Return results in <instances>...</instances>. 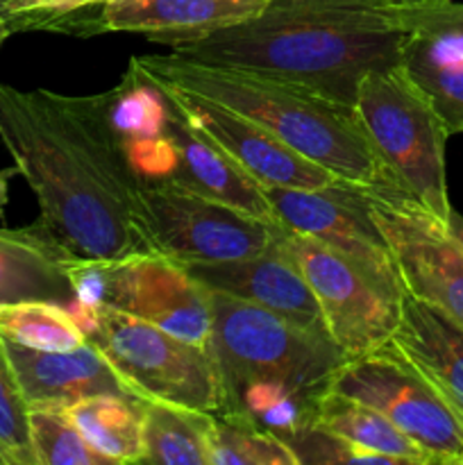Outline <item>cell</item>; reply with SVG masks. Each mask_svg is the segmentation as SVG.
I'll use <instances>...</instances> for the list:
<instances>
[{
	"mask_svg": "<svg viewBox=\"0 0 463 465\" xmlns=\"http://www.w3.org/2000/svg\"><path fill=\"white\" fill-rule=\"evenodd\" d=\"M0 141L39 203V225L75 262L145 250L141 180L109 112V94L21 91L0 82Z\"/></svg>",
	"mask_w": 463,
	"mask_h": 465,
	"instance_id": "cell-1",
	"label": "cell"
},
{
	"mask_svg": "<svg viewBox=\"0 0 463 465\" xmlns=\"http://www.w3.org/2000/svg\"><path fill=\"white\" fill-rule=\"evenodd\" d=\"M407 39L395 0H268L245 21L168 48L191 62L245 68L354 104L359 82L398 66Z\"/></svg>",
	"mask_w": 463,
	"mask_h": 465,
	"instance_id": "cell-2",
	"label": "cell"
},
{
	"mask_svg": "<svg viewBox=\"0 0 463 465\" xmlns=\"http://www.w3.org/2000/svg\"><path fill=\"white\" fill-rule=\"evenodd\" d=\"M209 352L225 409L284 439L311 420L313 407L345 354L330 336L307 331L266 309L209 289Z\"/></svg>",
	"mask_w": 463,
	"mask_h": 465,
	"instance_id": "cell-3",
	"label": "cell"
},
{
	"mask_svg": "<svg viewBox=\"0 0 463 465\" xmlns=\"http://www.w3.org/2000/svg\"><path fill=\"white\" fill-rule=\"evenodd\" d=\"M130 68L150 80L204 95L259 123L339 180L352 184H395L372 150L354 104L280 77L191 62L172 53L132 57Z\"/></svg>",
	"mask_w": 463,
	"mask_h": 465,
	"instance_id": "cell-4",
	"label": "cell"
},
{
	"mask_svg": "<svg viewBox=\"0 0 463 465\" xmlns=\"http://www.w3.org/2000/svg\"><path fill=\"white\" fill-rule=\"evenodd\" d=\"M77 322L132 395L207 413L225 409L221 375L209 348L104 304L80 302Z\"/></svg>",
	"mask_w": 463,
	"mask_h": 465,
	"instance_id": "cell-5",
	"label": "cell"
},
{
	"mask_svg": "<svg viewBox=\"0 0 463 465\" xmlns=\"http://www.w3.org/2000/svg\"><path fill=\"white\" fill-rule=\"evenodd\" d=\"M359 121L395 184L448 221L452 213L445 173L448 130L425 91L402 64L372 71L359 82Z\"/></svg>",
	"mask_w": 463,
	"mask_h": 465,
	"instance_id": "cell-6",
	"label": "cell"
},
{
	"mask_svg": "<svg viewBox=\"0 0 463 465\" xmlns=\"http://www.w3.org/2000/svg\"><path fill=\"white\" fill-rule=\"evenodd\" d=\"M136 225L145 250L166 254L182 266L257 257L286 232L280 221L257 218L168 180H141Z\"/></svg>",
	"mask_w": 463,
	"mask_h": 465,
	"instance_id": "cell-7",
	"label": "cell"
},
{
	"mask_svg": "<svg viewBox=\"0 0 463 465\" xmlns=\"http://www.w3.org/2000/svg\"><path fill=\"white\" fill-rule=\"evenodd\" d=\"M82 302L104 304L202 348L212 334V300L189 268L154 250L107 262H75Z\"/></svg>",
	"mask_w": 463,
	"mask_h": 465,
	"instance_id": "cell-8",
	"label": "cell"
},
{
	"mask_svg": "<svg viewBox=\"0 0 463 465\" xmlns=\"http://www.w3.org/2000/svg\"><path fill=\"white\" fill-rule=\"evenodd\" d=\"M404 293L463 327V243L448 221L395 184H359Z\"/></svg>",
	"mask_w": 463,
	"mask_h": 465,
	"instance_id": "cell-9",
	"label": "cell"
},
{
	"mask_svg": "<svg viewBox=\"0 0 463 465\" xmlns=\"http://www.w3.org/2000/svg\"><path fill=\"white\" fill-rule=\"evenodd\" d=\"M327 389L379 411L436 463H457L463 450V420L416 368L386 345L345 357Z\"/></svg>",
	"mask_w": 463,
	"mask_h": 465,
	"instance_id": "cell-10",
	"label": "cell"
},
{
	"mask_svg": "<svg viewBox=\"0 0 463 465\" xmlns=\"http://www.w3.org/2000/svg\"><path fill=\"white\" fill-rule=\"evenodd\" d=\"M272 213L289 230L313 241L352 263L377 289L402 302L404 286L386 239L372 221L359 184L339 180L322 189H266Z\"/></svg>",
	"mask_w": 463,
	"mask_h": 465,
	"instance_id": "cell-11",
	"label": "cell"
},
{
	"mask_svg": "<svg viewBox=\"0 0 463 465\" xmlns=\"http://www.w3.org/2000/svg\"><path fill=\"white\" fill-rule=\"evenodd\" d=\"M281 245L311 286L327 336L345 357L375 352L389 343L399 321V302L311 236L286 227Z\"/></svg>",
	"mask_w": 463,
	"mask_h": 465,
	"instance_id": "cell-12",
	"label": "cell"
},
{
	"mask_svg": "<svg viewBox=\"0 0 463 465\" xmlns=\"http://www.w3.org/2000/svg\"><path fill=\"white\" fill-rule=\"evenodd\" d=\"M132 71V68H127ZM134 73V71H132ZM139 75V73H136ZM143 77V75H139ZM166 98L168 107L182 118L189 127L216 143L225 154H230L252 180H257L263 189L271 186H286V189H322L339 182L334 173L318 166L311 159L295 153L291 145L277 139L275 134L261 127L259 123L204 98L191 94L180 86L166 82L150 80Z\"/></svg>",
	"mask_w": 463,
	"mask_h": 465,
	"instance_id": "cell-13",
	"label": "cell"
},
{
	"mask_svg": "<svg viewBox=\"0 0 463 465\" xmlns=\"http://www.w3.org/2000/svg\"><path fill=\"white\" fill-rule=\"evenodd\" d=\"M266 3L268 0H94L50 21L44 32L75 36L132 32L168 45L171 41L193 39L245 21Z\"/></svg>",
	"mask_w": 463,
	"mask_h": 465,
	"instance_id": "cell-14",
	"label": "cell"
},
{
	"mask_svg": "<svg viewBox=\"0 0 463 465\" xmlns=\"http://www.w3.org/2000/svg\"><path fill=\"white\" fill-rule=\"evenodd\" d=\"M186 268L207 289L234 295L302 330L327 336L316 295L289 250L281 245V239L257 257L225 263H193Z\"/></svg>",
	"mask_w": 463,
	"mask_h": 465,
	"instance_id": "cell-15",
	"label": "cell"
},
{
	"mask_svg": "<svg viewBox=\"0 0 463 465\" xmlns=\"http://www.w3.org/2000/svg\"><path fill=\"white\" fill-rule=\"evenodd\" d=\"M163 104H166V121H163L162 136L166 141L168 154L166 173L162 180L175 182L193 193L230 204V207L248 212L257 218L277 221L266 189L257 180H252L216 143L186 125L168 107L166 98H163Z\"/></svg>",
	"mask_w": 463,
	"mask_h": 465,
	"instance_id": "cell-16",
	"label": "cell"
},
{
	"mask_svg": "<svg viewBox=\"0 0 463 465\" xmlns=\"http://www.w3.org/2000/svg\"><path fill=\"white\" fill-rule=\"evenodd\" d=\"M3 343L30 409H66L91 395H132L91 341L62 352L32 350L7 339Z\"/></svg>",
	"mask_w": 463,
	"mask_h": 465,
	"instance_id": "cell-17",
	"label": "cell"
},
{
	"mask_svg": "<svg viewBox=\"0 0 463 465\" xmlns=\"http://www.w3.org/2000/svg\"><path fill=\"white\" fill-rule=\"evenodd\" d=\"M386 348L416 368L463 420V327L404 295L398 327Z\"/></svg>",
	"mask_w": 463,
	"mask_h": 465,
	"instance_id": "cell-18",
	"label": "cell"
},
{
	"mask_svg": "<svg viewBox=\"0 0 463 465\" xmlns=\"http://www.w3.org/2000/svg\"><path fill=\"white\" fill-rule=\"evenodd\" d=\"M73 263L39 223L21 230L0 227V304L50 300L73 312L82 302Z\"/></svg>",
	"mask_w": 463,
	"mask_h": 465,
	"instance_id": "cell-19",
	"label": "cell"
},
{
	"mask_svg": "<svg viewBox=\"0 0 463 465\" xmlns=\"http://www.w3.org/2000/svg\"><path fill=\"white\" fill-rule=\"evenodd\" d=\"M309 422L350 440L357 448L384 454L395 465L436 463L416 440L399 431L389 418L368 404L336 393V391H322Z\"/></svg>",
	"mask_w": 463,
	"mask_h": 465,
	"instance_id": "cell-20",
	"label": "cell"
},
{
	"mask_svg": "<svg viewBox=\"0 0 463 465\" xmlns=\"http://www.w3.org/2000/svg\"><path fill=\"white\" fill-rule=\"evenodd\" d=\"M404 71L438 112L448 134H463V48L454 41L411 32L404 44Z\"/></svg>",
	"mask_w": 463,
	"mask_h": 465,
	"instance_id": "cell-21",
	"label": "cell"
},
{
	"mask_svg": "<svg viewBox=\"0 0 463 465\" xmlns=\"http://www.w3.org/2000/svg\"><path fill=\"white\" fill-rule=\"evenodd\" d=\"M86 443L109 465L143 463V400L91 395L66 407Z\"/></svg>",
	"mask_w": 463,
	"mask_h": 465,
	"instance_id": "cell-22",
	"label": "cell"
},
{
	"mask_svg": "<svg viewBox=\"0 0 463 465\" xmlns=\"http://www.w3.org/2000/svg\"><path fill=\"white\" fill-rule=\"evenodd\" d=\"M213 413L143 400V463L209 465Z\"/></svg>",
	"mask_w": 463,
	"mask_h": 465,
	"instance_id": "cell-23",
	"label": "cell"
},
{
	"mask_svg": "<svg viewBox=\"0 0 463 465\" xmlns=\"http://www.w3.org/2000/svg\"><path fill=\"white\" fill-rule=\"evenodd\" d=\"M0 336L12 343L45 352L73 350L86 341L75 313L50 300L0 304Z\"/></svg>",
	"mask_w": 463,
	"mask_h": 465,
	"instance_id": "cell-24",
	"label": "cell"
},
{
	"mask_svg": "<svg viewBox=\"0 0 463 465\" xmlns=\"http://www.w3.org/2000/svg\"><path fill=\"white\" fill-rule=\"evenodd\" d=\"M209 465H298V459L272 431L230 413H213Z\"/></svg>",
	"mask_w": 463,
	"mask_h": 465,
	"instance_id": "cell-25",
	"label": "cell"
},
{
	"mask_svg": "<svg viewBox=\"0 0 463 465\" xmlns=\"http://www.w3.org/2000/svg\"><path fill=\"white\" fill-rule=\"evenodd\" d=\"M27 420L36 465H109L86 443L64 407H34Z\"/></svg>",
	"mask_w": 463,
	"mask_h": 465,
	"instance_id": "cell-26",
	"label": "cell"
},
{
	"mask_svg": "<svg viewBox=\"0 0 463 465\" xmlns=\"http://www.w3.org/2000/svg\"><path fill=\"white\" fill-rule=\"evenodd\" d=\"M27 413L30 407L23 398L0 336V463L36 465Z\"/></svg>",
	"mask_w": 463,
	"mask_h": 465,
	"instance_id": "cell-27",
	"label": "cell"
},
{
	"mask_svg": "<svg viewBox=\"0 0 463 465\" xmlns=\"http://www.w3.org/2000/svg\"><path fill=\"white\" fill-rule=\"evenodd\" d=\"M281 440L293 450L298 465H395L389 457H384V454H375L368 452V450L363 448H357V445H352L350 440L340 439V436L331 434V431L322 430V427L313 425V422L298 427V430L286 434Z\"/></svg>",
	"mask_w": 463,
	"mask_h": 465,
	"instance_id": "cell-28",
	"label": "cell"
},
{
	"mask_svg": "<svg viewBox=\"0 0 463 465\" xmlns=\"http://www.w3.org/2000/svg\"><path fill=\"white\" fill-rule=\"evenodd\" d=\"M399 16L411 32L443 36L463 48V3H399Z\"/></svg>",
	"mask_w": 463,
	"mask_h": 465,
	"instance_id": "cell-29",
	"label": "cell"
},
{
	"mask_svg": "<svg viewBox=\"0 0 463 465\" xmlns=\"http://www.w3.org/2000/svg\"><path fill=\"white\" fill-rule=\"evenodd\" d=\"M80 3L82 0H45V3L36 5V7L27 9V12L16 14V16H9V21H12L14 32L44 30L53 18L71 12V9H75Z\"/></svg>",
	"mask_w": 463,
	"mask_h": 465,
	"instance_id": "cell-30",
	"label": "cell"
},
{
	"mask_svg": "<svg viewBox=\"0 0 463 465\" xmlns=\"http://www.w3.org/2000/svg\"><path fill=\"white\" fill-rule=\"evenodd\" d=\"M45 3V0H3L0 3V9H3L5 16H16V14L27 12V9L36 7V5Z\"/></svg>",
	"mask_w": 463,
	"mask_h": 465,
	"instance_id": "cell-31",
	"label": "cell"
},
{
	"mask_svg": "<svg viewBox=\"0 0 463 465\" xmlns=\"http://www.w3.org/2000/svg\"><path fill=\"white\" fill-rule=\"evenodd\" d=\"M12 35H14L12 21H9V18L3 14V9H0V48H3V44H5V41H7Z\"/></svg>",
	"mask_w": 463,
	"mask_h": 465,
	"instance_id": "cell-32",
	"label": "cell"
},
{
	"mask_svg": "<svg viewBox=\"0 0 463 465\" xmlns=\"http://www.w3.org/2000/svg\"><path fill=\"white\" fill-rule=\"evenodd\" d=\"M448 225H449V230H452L463 243V216H461V213L454 212V209H452V213H449V218H448Z\"/></svg>",
	"mask_w": 463,
	"mask_h": 465,
	"instance_id": "cell-33",
	"label": "cell"
},
{
	"mask_svg": "<svg viewBox=\"0 0 463 465\" xmlns=\"http://www.w3.org/2000/svg\"><path fill=\"white\" fill-rule=\"evenodd\" d=\"M395 3H445V0H395Z\"/></svg>",
	"mask_w": 463,
	"mask_h": 465,
	"instance_id": "cell-34",
	"label": "cell"
},
{
	"mask_svg": "<svg viewBox=\"0 0 463 465\" xmlns=\"http://www.w3.org/2000/svg\"><path fill=\"white\" fill-rule=\"evenodd\" d=\"M91 3H94V0H82V3L77 5V7H84V5H91ZM77 7H75V9H77ZM71 12H73V9H71ZM53 21H54V18H53Z\"/></svg>",
	"mask_w": 463,
	"mask_h": 465,
	"instance_id": "cell-35",
	"label": "cell"
},
{
	"mask_svg": "<svg viewBox=\"0 0 463 465\" xmlns=\"http://www.w3.org/2000/svg\"><path fill=\"white\" fill-rule=\"evenodd\" d=\"M457 465H463V450H461V454H458V459H457Z\"/></svg>",
	"mask_w": 463,
	"mask_h": 465,
	"instance_id": "cell-36",
	"label": "cell"
}]
</instances>
